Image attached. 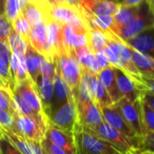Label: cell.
I'll return each mask as SVG.
<instances>
[{"label":"cell","instance_id":"cell-35","mask_svg":"<svg viewBox=\"0 0 154 154\" xmlns=\"http://www.w3.org/2000/svg\"><path fill=\"white\" fill-rule=\"evenodd\" d=\"M0 154H23L0 129Z\"/></svg>","mask_w":154,"mask_h":154},{"label":"cell","instance_id":"cell-29","mask_svg":"<svg viewBox=\"0 0 154 154\" xmlns=\"http://www.w3.org/2000/svg\"><path fill=\"white\" fill-rule=\"evenodd\" d=\"M92 97H93V100L98 105L99 107L109 106L114 104L108 93L106 92L105 88L102 86V84L99 82L97 76L94 80L93 88H92Z\"/></svg>","mask_w":154,"mask_h":154},{"label":"cell","instance_id":"cell-21","mask_svg":"<svg viewBox=\"0 0 154 154\" xmlns=\"http://www.w3.org/2000/svg\"><path fill=\"white\" fill-rule=\"evenodd\" d=\"M74 53L81 70L88 71L95 75H97L99 73L100 69L97 63L95 53L89 45L74 49Z\"/></svg>","mask_w":154,"mask_h":154},{"label":"cell","instance_id":"cell-17","mask_svg":"<svg viewBox=\"0 0 154 154\" xmlns=\"http://www.w3.org/2000/svg\"><path fill=\"white\" fill-rule=\"evenodd\" d=\"M45 138L51 143L61 148L69 154H76L73 134L61 131L52 125H48L45 131Z\"/></svg>","mask_w":154,"mask_h":154},{"label":"cell","instance_id":"cell-32","mask_svg":"<svg viewBox=\"0 0 154 154\" xmlns=\"http://www.w3.org/2000/svg\"><path fill=\"white\" fill-rule=\"evenodd\" d=\"M11 23H12L13 30L16 32L18 34H20L27 42H29V35H30L32 25L23 17V15L20 14L18 17H16Z\"/></svg>","mask_w":154,"mask_h":154},{"label":"cell","instance_id":"cell-7","mask_svg":"<svg viewBox=\"0 0 154 154\" xmlns=\"http://www.w3.org/2000/svg\"><path fill=\"white\" fill-rule=\"evenodd\" d=\"M115 106L120 112L126 124L135 133V134L140 137L143 136L140 98L132 101L125 97H122L116 103H115Z\"/></svg>","mask_w":154,"mask_h":154},{"label":"cell","instance_id":"cell-22","mask_svg":"<svg viewBox=\"0 0 154 154\" xmlns=\"http://www.w3.org/2000/svg\"><path fill=\"white\" fill-rule=\"evenodd\" d=\"M97 78H98L99 82L102 84V86L105 88V89L108 93L114 104L122 98V96L116 85L114 67L110 66L106 69L100 70L99 73L97 74Z\"/></svg>","mask_w":154,"mask_h":154},{"label":"cell","instance_id":"cell-8","mask_svg":"<svg viewBox=\"0 0 154 154\" xmlns=\"http://www.w3.org/2000/svg\"><path fill=\"white\" fill-rule=\"evenodd\" d=\"M100 111H101V115H102V118L104 122H106L111 127L120 132L122 134H124L130 140L135 142L138 145V150H141L143 136L140 137L135 134V133L131 129V127L126 124V122L121 116L120 112L118 111L115 104L109 106L100 107Z\"/></svg>","mask_w":154,"mask_h":154},{"label":"cell","instance_id":"cell-15","mask_svg":"<svg viewBox=\"0 0 154 154\" xmlns=\"http://www.w3.org/2000/svg\"><path fill=\"white\" fill-rule=\"evenodd\" d=\"M124 42L137 51L154 58V27L146 29Z\"/></svg>","mask_w":154,"mask_h":154},{"label":"cell","instance_id":"cell-3","mask_svg":"<svg viewBox=\"0 0 154 154\" xmlns=\"http://www.w3.org/2000/svg\"><path fill=\"white\" fill-rule=\"evenodd\" d=\"M56 67L61 78L69 88L72 96H74L77 92L81 77V69L76 59L74 50L69 52L63 51L60 53L56 57Z\"/></svg>","mask_w":154,"mask_h":154},{"label":"cell","instance_id":"cell-44","mask_svg":"<svg viewBox=\"0 0 154 154\" xmlns=\"http://www.w3.org/2000/svg\"><path fill=\"white\" fill-rule=\"evenodd\" d=\"M79 4H80V8L81 10L83 9H87L89 5H91L93 3L97 2V0H79Z\"/></svg>","mask_w":154,"mask_h":154},{"label":"cell","instance_id":"cell-5","mask_svg":"<svg viewBox=\"0 0 154 154\" xmlns=\"http://www.w3.org/2000/svg\"><path fill=\"white\" fill-rule=\"evenodd\" d=\"M77 124L78 111L73 97L69 98L64 105L52 112L48 121V125L71 134H73Z\"/></svg>","mask_w":154,"mask_h":154},{"label":"cell","instance_id":"cell-31","mask_svg":"<svg viewBox=\"0 0 154 154\" xmlns=\"http://www.w3.org/2000/svg\"><path fill=\"white\" fill-rule=\"evenodd\" d=\"M7 42L13 54L18 57H24L27 49V44L29 42H27L20 34L12 30L7 38Z\"/></svg>","mask_w":154,"mask_h":154},{"label":"cell","instance_id":"cell-9","mask_svg":"<svg viewBox=\"0 0 154 154\" xmlns=\"http://www.w3.org/2000/svg\"><path fill=\"white\" fill-rule=\"evenodd\" d=\"M49 14L54 21L62 25L88 26L87 21L81 11L65 3L51 5L49 9Z\"/></svg>","mask_w":154,"mask_h":154},{"label":"cell","instance_id":"cell-2","mask_svg":"<svg viewBox=\"0 0 154 154\" xmlns=\"http://www.w3.org/2000/svg\"><path fill=\"white\" fill-rule=\"evenodd\" d=\"M151 27H154L153 5L144 0L139 5L135 16L126 25L120 28L116 35L123 41H126Z\"/></svg>","mask_w":154,"mask_h":154},{"label":"cell","instance_id":"cell-39","mask_svg":"<svg viewBox=\"0 0 154 154\" xmlns=\"http://www.w3.org/2000/svg\"><path fill=\"white\" fill-rule=\"evenodd\" d=\"M12 54L13 53L9 47L8 42L0 39V60L4 61L7 66H9Z\"/></svg>","mask_w":154,"mask_h":154},{"label":"cell","instance_id":"cell-45","mask_svg":"<svg viewBox=\"0 0 154 154\" xmlns=\"http://www.w3.org/2000/svg\"><path fill=\"white\" fill-rule=\"evenodd\" d=\"M63 2L69 5H71L79 10L81 11V8H80V4H79V0H63Z\"/></svg>","mask_w":154,"mask_h":154},{"label":"cell","instance_id":"cell-49","mask_svg":"<svg viewBox=\"0 0 154 154\" xmlns=\"http://www.w3.org/2000/svg\"><path fill=\"white\" fill-rule=\"evenodd\" d=\"M0 1H1V0H0Z\"/></svg>","mask_w":154,"mask_h":154},{"label":"cell","instance_id":"cell-11","mask_svg":"<svg viewBox=\"0 0 154 154\" xmlns=\"http://www.w3.org/2000/svg\"><path fill=\"white\" fill-rule=\"evenodd\" d=\"M63 43L67 52L88 45V27L84 25H62Z\"/></svg>","mask_w":154,"mask_h":154},{"label":"cell","instance_id":"cell-42","mask_svg":"<svg viewBox=\"0 0 154 154\" xmlns=\"http://www.w3.org/2000/svg\"><path fill=\"white\" fill-rule=\"evenodd\" d=\"M32 3H33L34 5H36L39 8H41L43 13L45 14V16L49 14V9H50V5L48 4L47 0H30Z\"/></svg>","mask_w":154,"mask_h":154},{"label":"cell","instance_id":"cell-12","mask_svg":"<svg viewBox=\"0 0 154 154\" xmlns=\"http://www.w3.org/2000/svg\"><path fill=\"white\" fill-rule=\"evenodd\" d=\"M29 43L41 55L49 59L56 58L53 55L52 51L50 47L48 35H47V29L44 23L31 27V32L29 35Z\"/></svg>","mask_w":154,"mask_h":154},{"label":"cell","instance_id":"cell-37","mask_svg":"<svg viewBox=\"0 0 154 154\" xmlns=\"http://www.w3.org/2000/svg\"><path fill=\"white\" fill-rule=\"evenodd\" d=\"M0 107L8 111L13 116L15 114L9 90L4 88L2 87H0Z\"/></svg>","mask_w":154,"mask_h":154},{"label":"cell","instance_id":"cell-28","mask_svg":"<svg viewBox=\"0 0 154 154\" xmlns=\"http://www.w3.org/2000/svg\"><path fill=\"white\" fill-rule=\"evenodd\" d=\"M140 98V97H139ZM141 102V117L143 126V135L154 133V107L144 100Z\"/></svg>","mask_w":154,"mask_h":154},{"label":"cell","instance_id":"cell-1","mask_svg":"<svg viewBox=\"0 0 154 154\" xmlns=\"http://www.w3.org/2000/svg\"><path fill=\"white\" fill-rule=\"evenodd\" d=\"M76 154H122L109 143L84 129L78 123L73 131Z\"/></svg>","mask_w":154,"mask_h":154},{"label":"cell","instance_id":"cell-23","mask_svg":"<svg viewBox=\"0 0 154 154\" xmlns=\"http://www.w3.org/2000/svg\"><path fill=\"white\" fill-rule=\"evenodd\" d=\"M120 2L114 0H97L89 5L87 9L81 10V13L92 14L97 16H114Z\"/></svg>","mask_w":154,"mask_h":154},{"label":"cell","instance_id":"cell-24","mask_svg":"<svg viewBox=\"0 0 154 154\" xmlns=\"http://www.w3.org/2000/svg\"><path fill=\"white\" fill-rule=\"evenodd\" d=\"M40 58L41 54L37 52L30 43L27 44L26 52L24 54V64L27 74L32 83L35 85L40 73Z\"/></svg>","mask_w":154,"mask_h":154},{"label":"cell","instance_id":"cell-46","mask_svg":"<svg viewBox=\"0 0 154 154\" xmlns=\"http://www.w3.org/2000/svg\"><path fill=\"white\" fill-rule=\"evenodd\" d=\"M129 154H153L152 151H142V150H134Z\"/></svg>","mask_w":154,"mask_h":154},{"label":"cell","instance_id":"cell-10","mask_svg":"<svg viewBox=\"0 0 154 154\" xmlns=\"http://www.w3.org/2000/svg\"><path fill=\"white\" fill-rule=\"evenodd\" d=\"M114 69H115L116 85L122 97H125L129 100L134 101L140 97V94L142 91L150 90L146 85L136 81L134 79H133L131 76H129L122 69L115 67Z\"/></svg>","mask_w":154,"mask_h":154},{"label":"cell","instance_id":"cell-4","mask_svg":"<svg viewBox=\"0 0 154 154\" xmlns=\"http://www.w3.org/2000/svg\"><path fill=\"white\" fill-rule=\"evenodd\" d=\"M82 128L93 133L98 137L104 139L107 143H109L114 148H116L120 153L129 154L134 150H138V145L135 142L130 140L120 132L111 127L106 122H102L98 126L89 129L81 126Z\"/></svg>","mask_w":154,"mask_h":154},{"label":"cell","instance_id":"cell-27","mask_svg":"<svg viewBox=\"0 0 154 154\" xmlns=\"http://www.w3.org/2000/svg\"><path fill=\"white\" fill-rule=\"evenodd\" d=\"M21 14L32 26L43 23L45 21V14L43 11L30 0L21 10Z\"/></svg>","mask_w":154,"mask_h":154},{"label":"cell","instance_id":"cell-14","mask_svg":"<svg viewBox=\"0 0 154 154\" xmlns=\"http://www.w3.org/2000/svg\"><path fill=\"white\" fill-rule=\"evenodd\" d=\"M102 122L103 118L100 107L94 100H90L78 110V123L83 127L93 129Z\"/></svg>","mask_w":154,"mask_h":154},{"label":"cell","instance_id":"cell-20","mask_svg":"<svg viewBox=\"0 0 154 154\" xmlns=\"http://www.w3.org/2000/svg\"><path fill=\"white\" fill-rule=\"evenodd\" d=\"M126 45V44H125ZM130 51L132 61L143 79H154V60L152 57L141 53L126 45Z\"/></svg>","mask_w":154,"mask_h":154},{"label":"cell","instance_id":"cell-47","mask_svg":"<svg viewBox=\"0 0 154 154\" xmlns=\"http://www.w3.org/2000/svg\"><path fill=\"white\" fill-rule=\"evenodd\" d=\"M5 16V0L0 1V18Z\"/></svg>","mask_w":154,"mask_h":154},{"label":"cell","instance_id":"cell-34","mask_svg":"<svg viewBox=\"0 0 154 154\" xmlns=\"http://www.w3.org/2000/svg\"><path fill=\"white\" fill-rule=\"evenodd\" d=\"M21 14L18 0H5V17L12 23Z\"/></svg>","mask_w":154,"mask_h":154},{"label":"cell","instance_id":"cell-48","mask_svg":"<svg viewBox=\"0 0 154 154\" xmlns=\"http://www.w3.org/2000/svg\"><path fill=\"white\" fill-rule=\"evenodd\" d=\"M114 1H118V0H114Z\"/></svg>","mask_w":154,"mask_h":154},{"label":"cell","instance_id":"cell-25","mask_svg":"<svg viewBox=\"0 0 154 154\" xmlns=\"http://www.w3.org/2000/svg\"><path fill=\"white\" fill-rule=\"evenodd\" d=\"M12 101H13V105H14V108L15 113L19 114V115H23V116H31L43 124L46 125L47 126V123L45 122V120L42 117V116H40L36 111H34L32 106L26 103V101L14 89V90H9Z\"/></svg>","mask_w":154,"mask_h":154},{"label":"cell","instance_id":"cell-26","mask_svg":"<svg viewBox=\"0 0 154 154\" xmlns=\"http://www.w3.org/2000/svg\"><path fill=\"white\" fill-rule=\"evenodd\" d=\"M139 8V5L135 6H123L119 5V7L117 8L116 14H114V24L112 26L111 32L113 33H116V32L122 28L123 26L126 25L136 14Z\"/></svg>","mask_w":154,"mask_h":154},{"label":"cell","instance_id":"cell-16","mask_svg":"<svg viewBox=\"0 0 154 154\" xmlns=\"http://www.w3.org/2000/svg\"><path fill=\"white\" fill-rule=\"evenodd\" d=\"M44 23L47 29V35L50 47L52 51L53 55L57 57L60 53L66 51L62 37V24L54 21L50 16V14L45 16Z\"/></svg>","mask_w":154,"mask_h":154},{"label":"cell","instance_id":"cell-40","mask_svg":"<svg viewBox=\"0 0 154 154\" xmlns=\"http://www.w3.org/2000/svg\"><path fill=\"white\" fill-rule=\"evenodd\" d=\"M13 27H12V23L5 17H1L0 18V39L7 41V38L10 34V32H12Z\"/></svg>","mask_w":154,"mask_h":154},{"label":"cell","instance_id":"cell-30","mask_svg":"<svg viewBox=\"0 0 154 154\" xmlns=\"http://www.w3.org/2000/svg\"><path fill=\"white\" fill-rule=\"evenodd\" d=\"M106 43L107 37L106 32L97 29L88 28V45L94 52L104 51L106 47Z\"/></svg>","mask_w":154,"mask_h":154},{"label":"cell","instance_id":"cell-18","mask_svg":"<svg viewBox=\"0 0 154 154\" xmlns=\"http://www.w3.org/2000/svg\"><path fill=\"white\" fill-rule=\"evenodd\" d=\"M43 113L49 121V117L51 114V102H52V96H53V82L52 79L40 75L35 83Z\"/></svg>","mask_w":154,"mask_h":154},{"label":"cell","instance_id":"cell-41","mask_svg":"<svg viewBox=\"0 0 154 154\" xmlns=\"http://www.w3.org/2000/svg\"><path fill=\"white\" fill-rule=\"evenodd\" d=\"M94 53H95V58H96L98 68H99L100 70H102L104 69H106V68L111 66L104 51H97V52H94Z\"/></svg>","mask_w":154,"mask_h":154},{"label":"cell","instance_id":"cell-19","mask_svg":"<svg viewBox=\"0 0 154 154\" xmlns=\"http://www.w3.org/2000/svg\"><path fill=\"white\" fill-rule=\"evenodd\" d=\"M52 82H53V96H52V102H51V113L57 110L62 105H64L69 98L73 97L69 88L61 78L60 73L57 67H56V73L52 79Z\"/></svg>","mask_w":154,"mask_h":154},{"label":"cell","instance_id":"cell-6","mask_svg":"<svg viewBox=\"0 0 154 154\" xmlns=\"http://www.w3.org/2000/svg\"><path fill=\"white\" fill-rule=\"evenodd\" d=\"M15 134L32 142L41 143L45 137L46 125L28 116L14 115Z\"/></svg>","mask_w":154,"mask_h":154},{"label":"cell","instance_id":"cell-36","mask_svg":"<svg viewBox=\"0 0 154 154\" xmlns=\"http://www.w3.org/2000/svg\"><path fill=\"white\" fill-rule=\"evenodd\" d=\"M0 128L15 133L14 116L8 111L0 107Z\"/></svg>","mask_w":154,"mask_h":154},{"label":"cell","instance_id":"cell-43","mask_svg":"<svg viewBox=\"0 0 154 154\" xmlns=\"http://www.w3.org/2000/svg\"><path fill=\"white\" fill-rule=\"evenodd\" d=\"M144 0H122L120 2V5L123 6H126V7H130V6H135L140 5L142 2H143Z\"/></svg>","mask_w":154,"mask_h":154},{"label":"cell","instance_id":"cell-13","mask_svg":"<svg viewBox=\"0 0 154 154\" xmlns=\"http://www.w3.org/2000/svg\"><path fill=\"white\" fill-rule=\"evenodd\" d=\"M14 90L26 101V103H28L32 106L34 111H36L40 116H42V117L45 120L48 125V120L43 113L36 86L32 83V81L30 79L21 81L15 85Z\"/></svg>","mask_w":154,"mask_h":154},{"label":"cell","instance_id":"cell-33","mask_svg":"<svg viewBox=\"0 0 154 154\" xmlns=\"http://www.w3.org/2000/svg\"><path fill=\"white\" fill-rule=\"evenodd\" d=\"M40 73L42 76L53 79L56 73V58L49 59L42 55L40 58Z\"/></svg>","mask_w":154,"mask_h":154},{"label":"cell","instance_id":"cell-38","mask_svg":"<svg viewBox=\"0 0 154 154\" xmlns=\"http://www.w3.org/2000/svg\"><path fill=\"white\" fill-rule=\"evenodd\" d=\"M41 145L42 150L46 154H69L66 151L62 150L61 148H59L58 146L51 143L47 138H43L41 142Z\"/></svg>","mask_w":154,"mask_h":154}]
</instances>
